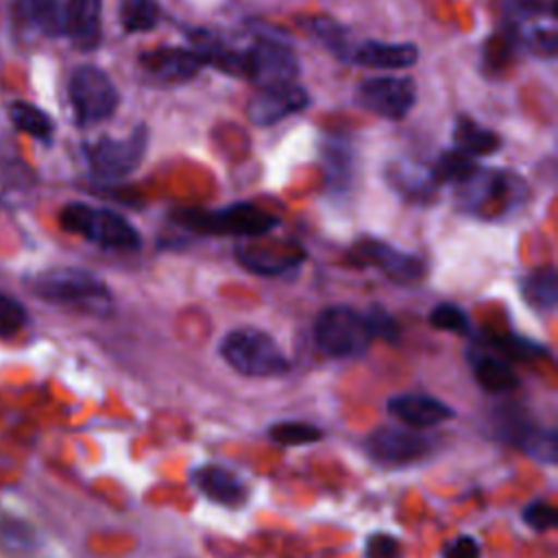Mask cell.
Wrapping results in <instances>:
<instances>
[{
  "label": "cell",
  "instance_id": "4dcf8cb0",
  "mask_svg": "<svg viewBox=\"0 0 558 558\" xmlns=\"http://www.w3.org/2000/svg\"><path fill=\"white\" fill-rule=\"evenodd\" d=\"M429 325L442 331H453V333H466L471 323L464 314V310H460L453 303H440L429 312Z\"/></svg>",
  "mask_w": 558,
  "mask_h": 558
},
{
  "label": "cell",
  "instance_id": "6da1fadb",
  "mask_svg": "<svg viewBox=\"0 0 558 558\" xmlns=\"http://www.w3.org/2000/svg\"><path fill=\"white\" fill-rule=\"evenodd\" d=\"M31 292L48 303L68 305L85 314H107L111 294L107 286L87 270L57 268L28 279Z\"/></svg>",
  "mask_w": 558,
  "mask_h": 558
},
{
  "label": "cell",
  "instance_id": "603a6c76",
  "mask_svg": "<svg viewBox=\"0 0 558 558\" xmlns=\"http://www.w3.org/2000/svg\"><path fill=\"white\" fill-rule=\"evenodd\" d=\"M453 140H456V146H458L456 150H460L469 157L493 155L501 146V140H499L497 133H493L490 129L480 126L477 122H473L469 118H458Z\"/></svg>",
  "mask_w": 558,
  "mask_h": 558
},
{
  "label": "cell",
  "instance_id": "52a82bcc",
  "mask_svg": "<svg viewBox=\"0 0 558 558\" xmlns=\"http://www.w3.org/2000/svg\"><path fill=\"white\" fill-rule=\"evenodd\" d=\"M68 94L74 118L81 126H92L111 118L120 100L111 78L96 65L76 68L70 76Z\"/></svg>",
  "mask_w": 558,
  "mask_h": 558
},
{
  "label": "cell",
  "instance_id": "d4e9b609",
  "mask_svg": "<svg viewBox=\"0 0 558 558\" xmlns=\"http://www.w3.org/2000/svg\"><path fill=\"white\" fill-rule=\"evenodd\" d=\"M9 118L11 122L15 124L17 131L31 135V137H37V140H50L52 137V131H54V122L50 120V116L31 105V102H24V100H15L9 105Z\"/></svg>",
  "mask_w": 558,
  "mask_h": 558
},
{
  "label": "cell",
  "instance_id": "9a60e30c",
  "mask_svg": "<svg viewBox=\"0 0 558 558\" xmlns=\"http://www.w3.org/2000/svg\"><path fill=\"white\" fill-rule=\"evenodd\" d=\"M499 432L521 451L538 458L541 462H556V432L527 421L523 414L506 412L499 418Z\"/></svg>",
  "mask_w": 558,
  "mask_h": 558
},
{
  "label": "cell",
  "instance_id": "8d00e7d4",
  "mask_svg": "<svg viewBox=\"0 0 558 558\" xmlns=\"http://www.w3.org/2000/svg\"><path fill=\"white\" fill-rule=\"evenodd\" d=\"M349 153L344 150L342 157H338V146H331L329 150V159H327V170H329V179L338 181V179H347L349 174Z\"/></svg>",
  "mask_w": 558,
  "mask_h": 558
},
{
  "label": "cell",
  "instance_id": "e0dca14e",
  "mask_svg": "<svg viewBox=\"0 0 558 558\" xmlns=\"http://www.w3.org/2000/svg\"><path fill=\"white\" fill-rule=\"evenodd\" d=\"M388 412L412 429H427L453 416V410L445 401L423 392H403L392 397L388 401Z\"/></svg>",
  "mask_w": 558,
  "mask_h": 558
},
{
  "label": "cell",
  "instance_id": "4316f807",
  "mask_svg": "<svg viewBox=\"0 0 558 558\" xmlns=\"http://www.w3.org/2000/svg\"><path fill=\"white\" fill-rule=\"evenodd\" d=\"M477 168V163L473 161V157L460 153V150H451L440 155V159L434 163V168L429 170V179L432 183H462L473 170Z\"/></svg>",
  "mask_w": 558,
  "mask_h": 558
},
{
  "label": "cell",
  "instance_id": "5b68a950",
  "mask_svg": "<svg viewBox=\"0 0 558 558\" xmlns=\"http://www.w3.org/2000/svg\"><path fill=\"white\" fill-rule=\"evenodd\" d=\"M177 222L198 233L238 235V238H262L279 225V218L257 205L235 203L214 211L187 209L177 214Z\"/></svg>",
  "mask_w": 558,
  "mask_h": 558
},
{
  "label": "cell",
  "instance_id": "2e32d148",
  "mask_svg": "<svg viewBox=\"0 0 558 558\" xmlns=\"http://www.w3.org/2000/svg\"><path fill=\"white\" fill-rule=\"evenodd\" d=\"M238 262L257 275H279L301 264L303 251L296 244H268V242H240L235 246Z\"/></svg>",
  "mask_w": 558,
  "mask_h": 558
},
{
  "label": "cell",
  "instance_id": "4fadbf2b",
  "mask_svg": "<svg viewBox=\"0 0 558 558\" xmlns=\"http://www.w3.org/2000/svg\"><path fill=\"white\" fill-rule=\"evenodd\" d=\"M137 65L142 74L155 85H177L194 78L201 72L203 61L190 48L163 46L140 54Z\"/></svg>",
  "mask_w": 558,
  "mask_h": 558
},
{
  "label": "cell",
  "instance_id": "5bb4252c",
  "mask_svg": "<svg viewBox=\"0 0 558 558\" xmlns=\"http://www.w3.org/2000/svg\"><path fill=\"white\" fill-rule=\"evenodd\" d=\"M310 105L307 92L292 83L283 87L257 89V94L246 102V118L257 126H270L279 120L303 111Z\"/></svg>",
  "mask_w": 558,
  "mask_h": 558
},
{
  "label": "cell",
  "instance_id": "836d02e7",
  "mask_svg": "<svg viewBox=\"0 0 558 558\" xmlns=\"http://www.w3.org/2000/svg\"><path fill=\"white\" fill-rule=\"evenodd\" d=\"M399 541L390 534H384V532H377V534H371L366 538V545H364V556L366 558H399Z\"/></svg>",
  "mask_w": 558,
  "mask_h": 558
},
{
  "label": "cell",
  "instance_id": "ba28073f",
  "mask_svg": "<svg viewBox=\"0 0 558 558\" xmlns=\"http://www.w3.org/2000/svg\"><path fill=\"white\" fill-rule=\"evenodd\" d=\"M148 148L146 126H137L129 137H100L94 144H87L85 155L92 172L105 181H118L131 174L144 159Z\"/></svg>",
  "mask_w": 558,
  "mask_h": 558
},
{
  "label": "cell",
  "instance_id": "7402d4cb",
  "mask_svg": "<svg viewBox=\"0 0 558 558\" xmlns=\"http://www.w3.org/2000/svg\"><path fill=\"white\" fill-rule=\"evenodd\" d=\"M17 13L26 24L48 37L63 35L65 0H17Z\"/></svg>",
  "mask_w": 558,
  "mask_h": 558
},
{
  "label": "cell",
  "instance_id": "277c9868",
  "mask_svg": "<svg viewBox=\"0 0 558 558\" xmlns=\"http://www.w3.org/2000/svg\"><path fill=\"white\" fill-rule=\"evenodd\" d=\"M523 181L512 172L475 168L462 183H458L460 207L475 216L508 214L523 201Z\"/></svg>",
  "mask_w": 558,
  "mask_h": 558
},
{
  "label": "cell",
  "instance_id": "8992f818",
  "mask_svg": "<svg viewBox=\"0 0 558 558\" xmlns=\"http://www.w3.org/2000/svg\"><path fill=\"white\" fill-rule=\"evenodd\" d=\"M373 340L368 320L353 307L331 305L325 307L314 320V342L331 357L362 355Z\"/></svg>",
  "mask_w": 558,
  "mask_h": 558
},
{
  "label": "cell",
  "instance_id": "d6986e66",
  "mask_svg": "<svg viewBox=\"0 0 558 558\" xmlns=\"http://www.w3.org/2000/svg\"><path fill=\"white\" fill-rule=\"evenodd\" d=\"M344 59L375 70H401L410 68L418 59V50L412 44H388L368 39L349 48Z\"/></svg>",
  "mask_w": 558,
  "mask_h": 558
},
{
  "label": "cell",
  "instance_id": "8fae6325",
  "mask_svg": "<svg viewBox=\"0 0 558 558\" xmlns=\"http://www.w3.org/2000/svg\"><path fill=\"white\" fill-rule=\"evenodd\" d=\"M351 262L355 266H373L386 272L397 283H416L425 275V264L421 257L412 253H403L399 248H392L386 242L379 240H360L351 253Z\"/></svg>",
  "mask_w": 558,
  "mask_h": 558
},
{
  "label": "cell",
  "instance_id": "7a4b0ae2",
  "mask_svg": "<svg viewBox=\"0 0 558 558\" xmlns=\"http://www.w3.org/2000/svg\"><path fill=\"white\" fill-rule=\"evenodd\" d=\"M59 222L65 231L78 233L85 240L109 251H137L142 240L137 229L120 214L83 203H70L61 209Z\"/></svg>",
  "mask_w": 558,
  "mask_h": 558
},
{
  "label": "cell",
  "instance_id": "d590c367",
  "mask_svg": "<svg viewBox=\"0 0 558 558\" xmlns=\"http://www.w3.org/2000/svg\"><path fill=\"white\" fill-rule=\"evenodd\" d=\"M445 558H480V545L473 536H458L447 545Z\"/></svg>",
  "mask_w": 558,
  "mask_h": 558
},
{
  "label": "cell",
  "instance_id": "cb8c5ba5",
  "mask_svg": "<svg viewBox=\"0 0 558 558\" xmlns=\"http://www.w3.org/2000/svg\"><path fill=\"white\" fill-rule=\"evenodd\" d=\"M521 294L532 307L551 310L558 301V277L554 266H541L532 270L521 286Z\"/></svg>",
  "mask_w": 558,
  "mask_h": 558
},
{
  "label": "cell",
  "instance_id": "30bf717a",
  "mask_svg": "<svg viewBox=\"0 0 558 558\" xmlns=\"http://www.w3.org/2000/svg\"><path fill=\"white\" fill-rule=\"evenodd\" d=\"M355 102L379 118L401 120L416 102V87L408 76H375L357 87Z\"/></svg>",
  "mask_w": 558,
  "mask_h": 558
},
{
  "label": "cell",
  "instance_id": "f546056e",
  "mask_svg": "<svg viewBox=\"0 0 558 558\" xmlns=\"http://www.w3.org/2000/svg\"><path fill=\"white\" fill-rule=\"evenodd\" d=\"M312 35H316L320 41H325L329 46V50H333L338 57H347L349 52V44H347V31L336 24L333 20L329 17H310V26Z\"/></svg>",
  "mask_w": 558,
  "mask_h": 558
},
{
  "label": "cell",
  "instance_id": "44dd1931",
  "mask_svg": "<svg viewBox=\"0 0 558 558\" xmlns=\"http://www.w3.org/2000/svg\"><path fill=\"white\" fill-rule=\"evenodd\" d=\"M473 375L477 384L493 395L510 392L519 386V377L512 366L504 357L493 353H477L473 357Z\"/></svg>",
  "mask_w": 558,
  "mask_h": 558
},
{
  "label": "cell",
  "instance_id": "484cf974",
  "mask_svg": "<svg viewBox=\"0 0 558 558\" xmlns=\"http://www.w3.org/2000/svg\"><path fill=\"white\" fill-rule=\"evenodd\" d=\"M120 22L126 33L153 31L159 22L157 0H120Z\"/></svg>",
  "mask_w": 558,
  "mask_h": 558
},
{
  "label": "cell",
  "instance_id": "1f68e13d",
  "mask_svg": "<svg viewBox=\"0 0 558 558\" xmlns=\"http://www.w3.org/2000/svg\"><path fill=\"white\" fill-rule=\"evenodd\" d=\"M26 323V310L13 296L0 292V338L17 333Z\"/></svg>",
  "mask_w": 558,
  "mask_h": 558
},
{
  "label": "cell",
  "instance_id": "9c48e42d",
  "mask_svg": "<svg viewBox=\"0 0 558 558\" xmlns=\"http://www.w3.org/2000/svg\"><path fill=\"white\" fill-rule=\"evenodd\" d=\"M299 76V59L288 44L275 39H257L244 52V78L257 89L292 85Z\"/></svg>",
  "mask_w": 558,
  "mask_h": 558
},
{
  "label": "cell",
  "instance_id": "3957f363",
  "mask_svg": "<svg viewBox=\"0 0 558 558\" xmlns=\"http://www.w3.org/2000/svg\"><path fill=\"white\" fill-rule=\"evenodd\" d=\"M222 360L246 377H277L288 371V357L277 342L259 329L242 327L229 331L220 342Z\"/></svg>",
  "mask_w": 558,
  "mask_h": 558
},
{
  "label": "cell",
  "instance_id": "e575fe53",
  "mask_svg": "<svg viewBox=\"0 0 558 558\" xmlns=\"http://www.w3.org/2000/svg\"><path fill=\"white\" fill-rule=\"evenodd\" d=\"M366 316V320H368V327H371V333H373V338L375 336H381V338H386V340H395L397 336H399V329H397V323H395V318L388 314V312H384V310H379V307H373L368 314H364Z\"/></svg>",
  "mask_w": 558,
  "mask_h": 558
},
{
  "label": "cell",
  "instance_id": "f1b7e54d",
  "mask_svg": "<svg viewBox=\"0 0 558 558\" xmlns=\"http://www.w3.org/2000/svg\"><path fill=\"white\" fill-rule=\"evenodd\" d=\"M493 349L499 353V357L508 360H532L545 353V349L538 342H532L527 338L519 336H497L490 340Z\"/></svg>",
  "mask_w": 558,
  "mask_h": 558
},
{
  "label": "cell",
  "instance_id": "7c38bea8",
  "mask_svg": "<svg viewBox=\"0 0 558 558\" xmlns=\"http://www.w3.org/2000/svg\"><path fill=\"white\" fill-rule=\"evenodd\" d=\"M368 453L384 464H408L432 449V440L405 425H381L366 440Z\"/></svg>",
  "mask_w": 558,
  "mask_h": 558
},
{
  "label": "cell",
  "instance_id": "ffe728a7",
  "mask_svg": "<svg viewBox=\"0 0 558 558\" xmlns=\"http://www.w3.org/2000/svg\"><path fill=\"white\" fill-rule=\"evenodd\" d=\"M194 484L205 497L222 506H238L246 497L244 482L233 471L218 464H205L196 469Z\"/></svg>",
  "mask_w": 558,
  "mask_h": 558
},
{
  "label": "cell",
  "instance_id": "ac0fdd59",
  "mask_svg": "<svg viewBox=\"0 0 558 558\" xmlns=\"http://www.w3.org/2000/svg\"><path fill=\"white\" fill-rule=\"evenodd\" d=\"M63 33L78 50H96L102 39V0H65Z\"/></svg>",
  "mask_w": 558,
  "mask_h": 558
},
{
  "label": "cell",
  "instance_id": "83f0119b",
  "mask_svg": "<svg viewBox=\"0 0 558 558\" xmlns=\"http://www.w3.org/2000/svg\"><path fill=\"white\" fill-rule=\"evenodd\" d=\"M270 438L279 445H288V447H294V445H310V442H316L323 432L310 423H301V421H281V423H275L270 429H268Z\"/></svg>",
  "mask_w": 558,
  "mask_h": 558
},
{
  "label": "cell",
  "instance_id": "d6a6232c",
  "mask_svg": "<svg viewBox=\"0 0 558 558\" xmlns=\"http://www.w3.org/2000/svg\"><path fill=\"white\" fill-rule=\"evenodd\" d=\"M523 519L530 527L534 530H549L556 525L558 521V512L551 504L547 501H532L525 510H523Z\"/></svg>",
  "mask_w": 558,
  "mask_h": 558
}]
</instances>
